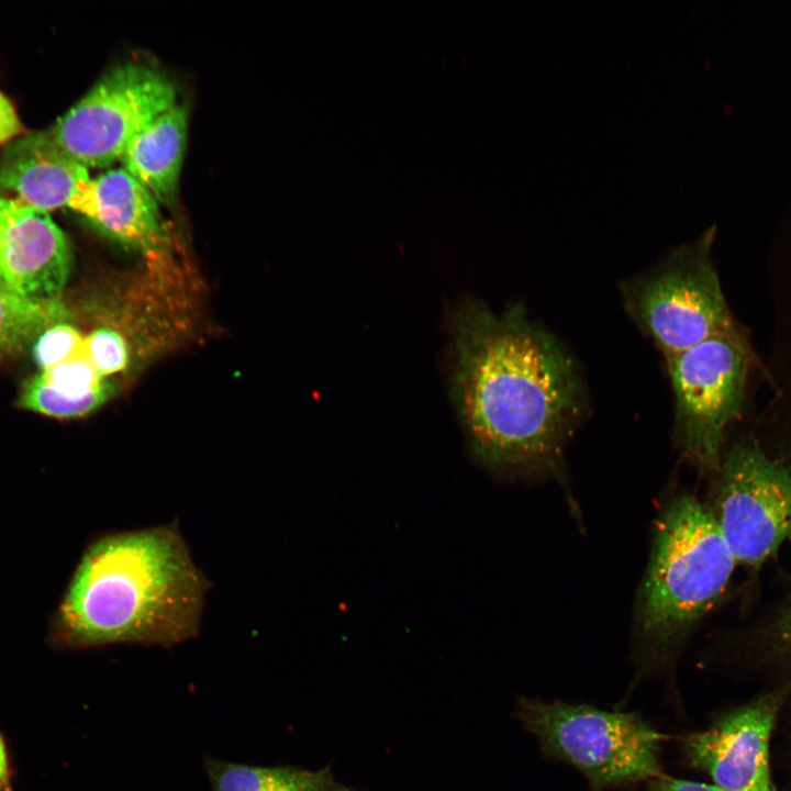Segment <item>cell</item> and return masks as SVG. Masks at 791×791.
<instances>
[{
    "label": "cell",
    "mask_w": 791,
    "mask_h": 791,
    "mask_svg": "<svg viewBox=\"0 0 791 791\" xmlns=\"http://www.w3.org/2000/svg\"><path fill=\"white\" fill-rule=\"evenodd\" d=\"M453 391L471 449L489 468H555L588 409L579 365L519 305L466 301L453 316Z\"/></svg>",
    "instance_id": "cell-1"
},
{
    "label": "cell",
    "mask_w": 791,
    "mask_h": 791,
    "mask_svg": "<svg viewBox=\"0 0 791 791\" xmlns=\"http://www.w3.org/2000/svg\"><path fill=\"white\" fill-rule=\"evenodd\" d=\"M208 588L175 525L107 534L80 559L59 633L73 647H170L199 633Z\"/></svg>",
    "instance_id": "cell-2"
},
{
    "label": "cell",
    "mask_w": 791,
    "mask_h": 791,
    "mask_svg": "<svg viewBox=\"0 0 791 791\" xmlns=\"http://www.w3.org/2000/svg\"><path fill=\"white\" fill-rule=\"evenodd\" d=\"M736 564L712 511L687 493L665 505L636 612V635L647 661L670 656L722 595Z\"/></svg>",
    "instance_id": "cell-3"
},
{
    "label": "cell",
    "mask_w": 791,
    "mask_h": 791,
    "mask_svg": "<svg viewBox=\"0 0 791 791\" xmlns=\"http://www.w3.org/2000/svg\"><path fill=\"white\" fill-rule=\"evenodd\" d=\"M712 237L676 248L620 283L626 313L664 358L735 328L711 259Z\"/></svg>",
    "instance_id": "cell-4"
},
{
    "label": "cell",
    "mask_w": 791,
    "mask_h": 791,
    "mask_svg": "<svg viewBox=\"0 0 791 791\" xmlns=\"http://www.w3.org/2000/svg\"><path fill=\"white\" fill-rule=\"evenodd\" d=\"M519 716L548 756L575 766L595 788L659 773L665 737L635 713L525 699Z\"/></svg>",
    "instance_id": "cell-5"
},
{
    "label": "cell",
    "mask_w": 791,
    "mask_h": 791,
    "mask_svg": "<svg viewBox=\"0 0 791 791\" xmlns=\"http://www.w3.org/2000/svg\"><path fill=\"white\" fill-rule=\"evenodd\" d=\"M665 361L673 393V441L694 466L717 471L724 434L743 405L746 345L733 328Z\"/></svg>",
    "instance_id": "cell-6"
},
{
    "label": "cell",
    "mask_w": 791,
    "mask_h": 791,
    "mask_svg": "<svg viewBox=\"0 0 791 791\" xmlns=\"http://www.w3.org/2000/svg\"><path fill=\"white\" fill-rule=\"evenodd\" d=\"M176 94L174 82L157 68L122 64L42 132L59 153L85 168L109 167L146 124L177 102Z\"/></svg>",
    "instance_id": "cell-7"
},
{
    "label": "cell",
    "mask_w": 791,
    "mask_h": 791,
    "mask_svg": "<svg viewBox=\"0 0 791 791\" xmlns=\"http://www.w3.org/2000/svg\"><path fill=\"white\" fill-rule=\"evenodd\" d=\"M713 514L737 564L761 565L791 541V472L751 445L721 459Z\"/></svg>",
    "instance_id": "cell-8"
},
{
    "label": "cell",
    "mask_w": 791,
    "mask_h": 791,
    "mask_svg": "<svg viewBox=\"0 0 791 791\" xmlns=\"http://www.w3.org/2000/svg\"><path fill=\"white\" fill-rule=\"evenodd\" d=\"M788 688L761 694L683 739L692 767L725 791H779L770 770V743Z\"/></svg>",
    "instance_id": "cell-9"
},
{
    "label": "cell",
    "mask_w": 791,
    "mask_h": 791,
    "mask_svg": "<svg viewBox=\"0 0 791 791\" xmlns=\"http://www.w3.org/2000/svg\"><path fill=\"white\" fill-rule=\"evenodd\" d=\"M70 264L68 239L47 212L0 196V290L33 303H58Z\"/></svg>",
    "instance_id": "cell-10"
},
{
    "label": "cell",
    "mask_w": 791,
    "mask_h": 791,
    "mask_svg": "<svg viewBox=\"0 0 791 791\" xmlns=\"http://www.w3.org/2000/svg\"><path fill=\"white\" fill-rule=\"evenodd\" d=\"M91 179L87 168L59 153L42 131L14 140L0 154V190L47 213L75 210Z\"/></svg>",
    "instance_id": "cell-11"
},
{
    "label": "cell",
    "mask_w": 791,
    "mask_h": 791,
    "mask_svg": "<svg viewBox=\"0 0 791 791\" xmlns=\"http://www.w3.org/2000/svg\"><path fill=\"white\" fill-rule=\"evenodd\" d=\"M74 211L109 237L144 254H157L167 246L158 201L123 168L92 178Z\"/></svg>",
    "instance_id": "cell-12"
},
{
    "label": "cell",
    "mask_w": 791,
    "mask_h": 791,
    "mask_svg": "<svg viewBox=\"0 0 791 791\" xmlns=\"http://www.w3.org/2000/svg\"><path fill=\"white\" fill-rule=\"evenodd\" d=\"M188 111L176 102L127 144L120 161L159 204L174 205L186 147Z\"/></svg>",
    "instance_id": "cell-13"
},
{
    "label": "cell",
    "mask_w": 791,
    "mask_h": 791,
    "mask_svg": "<svg viewBox=\"0 0 791 791\" xmlns=\"http://www.w3.org/2000/svg\"><path fill=\"white\" fill-rule=\"evenodd\" d=\"M204 767L213 791H349L327 768L260 767L211 757L205 758Z\"/></svg>",
    "instance_id": "cell-14"
},
{
    "label": "cell",
    "mask_w": 791,
    "mask_h": 791,
    "mask_svg": "<svg viewBox=\"0 0 791 791\" xmlns=\"http://www.w3.org/2000/svg\"><path fill=\"white\" fill-rule=\"evenodd\" d=\"M65 319L62 302L33 303L0 290V357L23 350L44 330Z\"/></svg>",
    "instance_id": "cell-15"
},
{
    "label": "cell",
    "mask_w": 791,
    "mask_h": 791,
    "mask_svg": "<svg viewBox=\"0 0 791 791\" xmlns=\"http://www.w3.org/2000/svg\"><path fill=\"white\" fill-rule=\"evenodd\" d=\"M110 396V387L105 383L100 389L81 398L66 397L47 385L37 376L29 380L22 390L20 406L53 417L67 419L87 414Z\"/></svg>",
    "instance_id": "cell-16"
},
{
    "label": "cell",
    "mask_w": 791,
    "mask_h": 791,
    "mask_svg": "<svg viewBox=\"0 0 791 791\" xmlns=\"http://www.w3.org/2000/svg\"><path fill=\"white\" fill-rule=\"evenodd\" d=\"M37 377L55 391L70 398L88 396L107 383L82 353L41 371Z\"/></svg>",
    "instance_id": "cell-17"
},
{
    "label": "cell",
    "mask_w": 791,
    "mask_h": 791,
    "mask_svg": "<svg viewBox=\"0 0 791 791\" xmlns=\"http://www.w3.org/2000/svg\"><path fill=\"white\" fill-rule=\"evenodd\" d=\"M83 338L75 326L64 322L56 323L35 338L34 360L42 371L52 368L80 354Z\"/></svg>",
    "instance_id": "cell-18"
},
{
    "label": "cell",
    "mask_w": 791,
    "mask_h": 791,
    "mask_svg": "<svg viewBox=\"0 0 791 791\" xmlns=\"http://www.w3.org/2000/svg\"><path fill=\"white\" fill-rule=\"evenodd\" d=\"M81 353L101 377L121 371L129 361L124 338L111 328H98L85 336Z\"/></svg>",
    "instance_id": "cell-19"
},
{
    "label": "cell",
    "mask_w": 791,
    "mask_h": 791,
    "mask_svg": "<svg viewBox=\"0 0 791 791\" xmlns=\"http://www.w3.org/2000/svg\"><path fill=\"white\" fill-rule=\"evenodd\" d=\"M23 131L22 122L9 98L0 91V146L13 142Z\"/></svg>",
    "instance_id": "cell-20"
},
{
    "label": "cell",
    "mask_w": 791,
    "mask_h": 791,
    "mask_svg": "<svg viewBox=\"0 0 791 791\" xmlns=\"http://www.w3.org/2000/svg\"><path fill=\"white\" fill-rule=\"evenodd\" d=\"M649 791H725L715 784L682 780L658 773L649 780Z\"/></svg>",
    "instance_id": "cell-21"
},
{
    "label": "cell",
    "mask_w": 791,
    "mask_h": 791,
    "mask_svg": "<svg viewBox=\"0 0 791 791\" xmlns=\"http://www.w3.org/2000/svg\"><path fill=\"white\" fill-rule=\"evenodd\" d=\"M8 756L0 736V791H11Z\"/></svg>",
    "instance_id": "cell-22"
},
{
    "label": "cell",
    "mask_w": 791,
    "mask_h": 791,
    "mask_svg": "<svg viewBox=\"0 0 791 791\" xmlns=\"http://www.w3.org/2000/svg\"><path fill=\"white\" fill-rule=\"evenodd\" d=\"M779 627L782 642L787 650L791 654V605L782 615Z\"/></svg>",
    "instance_id": "cell-23"
}]
</instances>
